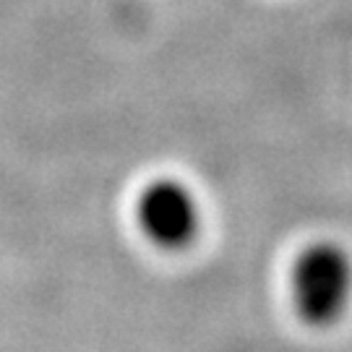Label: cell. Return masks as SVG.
I'll return each instance as SVG.
<instances>
[{"label":"cell","instance_id":"6da1fadb","mask_svg":"<svg viewBox=\"0 0 352 352\" xmlns=\"http://www.w3.org/2000/svg\"><path fill=\"white\" fill-rule=\"evenodd\" d=\"M352 302V256L340 243L316 240L289 266V305L300 324L329 329Z\"/></svg>","mask_w":352,"mask_h":352},{"label":"cell","instance_id":"7a4b0ae2","mask_svg":"<svg viewBox=\"0 0 352 352\" xmlns=\"http://www.w3.org/2000/svg\"><path fill=\"white\" fill-rule=\"evenodd\" d=\"M136 222L151 245L162 251H183L199 235V206L183 183L154 180L141 190Z\"/></svg>","mask_w":352,"mask_h":352}]
</instances>
